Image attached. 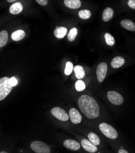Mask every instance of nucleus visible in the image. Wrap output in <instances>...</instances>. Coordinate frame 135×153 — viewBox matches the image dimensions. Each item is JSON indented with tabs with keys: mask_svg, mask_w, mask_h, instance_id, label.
Instances as JSON below:
<instances>
[{
	"mask_svg": "<svg viewBox=\"0 0 135 153\" xmlns=\"http://www.w3.org/2000/svg\"><path fill=\"white\" fill-rule=\"evenodd\" d=\"M78 105L81 112L87 118L94 119L100 115V108L96 101L87 95L80 96L78 100Z\"/></svg>",
	"mask_w": 135,
	"mask_h": 153,
	"instance_id": "nucleus-1",
	"label": "nucleus"
},
{
	"mask_svg": "<svg viewBox=\"0 0 135 153\" xmlns=\"http://www.w3.org/2000/svg\"><path fill=\"white\" fill-rule=\"evenodd\" d=\"M9 78H0V101L4 100L11 92L13 87L9 84Z\"/></svg>",
	"mask_w": 135,
	"mask_h": 153,
	"instance_id": "nucleus-2",
	"label": "nucleus"
},
{
	"mask_svg": "<svg viewBox=\"0 0 135 153\" xmlns=\"http://www.w3.org/2000/svg\"><path fill=\"white\" fill-rule=\"evenodd\" d=\"M99 129L102 134L109 139L114 140L118 137V134L116 130L113 126L106 123H102L100 124Z\"/></svg>",
	"mask_w": 135,
	"mask_h": 153,
	"instance_id": "nucleus-3",
	"label": "nucleus"
},
{
	"mask_svg": "<svg viewBox=\"0 0 135 153\" xmlns=\"http://www.w3.org/2000/svg\"><path fill=\"white\" fill-rule=\"evenodd\" d=\"M32 150L36 153H49L51 149L46 144L40 141H34L31 144Z\"/></svg>",
	"mask_w": 135,
	"mask_h": 153,
	"instance_id": "nucleus-4",
	"label": "nucleus"
},
{
	"mask_svg": "<svg viewBox=\"0 0 135 153\" xmlns=\"http://www.w3.org/2000/svg\"><path fill=\"white\" fill-rule=\"evenodd\" d=\"M51 113L54 117L62 121H66L69 118L68 113L59 107L53 108L51 111Z\"/></svg>",
	"mask_w": 135,
	"mask_h": 153,
	"instance_id": "nucleus-5",
	"label": "nucleus"
},
{
	"mask_svg": "<svg viewBox=\"0 0 135 153\" xmlns=\"http://www.w3.org/2000/svg\"><path fill=\"white\" fill-rule=\"evenodd\" d=\"M107 97L109 101L114 105H121L124 102L122 96L115 91H110L107 93Z\"/></svg>",
	"mask_w": 135,
	"mask_h": 153,
	"instance_id": "nucleus-6",
	"label": "nucleus"
},
{
	"mask_svg": "<svg viewBox=\"0 0 135 153\" xmlns=\"http://www.w3.org/2000/svg\"><path fill=\"white\" fill-rule=\"evenodd\" d=\"M108 70V66L105 62L99 64L96 69L97 79L99 82H102L106 77Z\"/></svg>",
	"mask_w": 135,
	"mask_h": 153,
	"instance_id": "nucleus-7",
	"label": "nucleus"
},
{
	"mask_svg": "<svg viewBox=\"0 0 135 153\" xmlns=\"http://www.w3.org/2000/svg\"><path fill=\"white\" fill-rule=\"evenodd\" d=\"M69 117L72 123L74 124H79L82 120L81 114L75 108H71L69 110Z\"/></svg>",
	"mask_w": 135,
	"mask_h": 153,
	"instance_id": "nucleus-8",
	"label": "nucleus"
},
{
	"mask_svg": "<svg viewBox=\"0 0 135 153\" xmlns=\"http://www.w3.org/2000/svg\"><path fill=\"white\" fill-rule=\"evenodd\" d=\"M81 145L85 151L89 152L94 153L97 151V146L86 139H83L81 141Z\"/></svg>",
	"mask_w": 135,
	"mask_h": 153,
	"instance_id": "nucleus-9",
	"label": "nucleus"
},
{
	"mask_svg": "<svg viewBox=\"0 0 135 153\" xmlns=\"http://www.w3.org/2000/svg\"><path fill=\"white\" fill-rule=\"evenodd\" d=\"M63 146L71 150L77 151L80 148V145L76 140L67 139L63 142Z\"/></svg>",
	"mask_w": 135,
	"mask_h": 153,
	"instance_id": "nucleus-10",
	"label": "nucleus"
},
{
	"mask_svg": "<svg viewBox=\"0 0 135 153\" xmlns=\"http://www.w3.org/2000/svg\"><path fill=\"white\" fill-rule=\"evenodd\" d=\"M125 64V59L122 56H116L114 57L111 62V66L113 68H118L121 67Z\"/></svg>",
	"mask_w": 135,
	"mask_h": 153,
	"instance_id": "nucleus-11",
	"label": "nucleus"
},
{
	"mask_svg": "<svg viewBox=\"0 0 135 153\" xmlns=\"http://www.w3.org/2000/svg\"><path fill=\"white\" fill-rule=\"evenodd\" d=\"M65 5L71 9H77L81 7L82 3L80 0H65Z\"/></svg>",
	"mask_w": 135,
	"mask_h": 153,
	"instance_id": "nucleus-12",
	"label": "nucleus"
},
{
	"mask_svg": "<svg viewBox=\"0 0 135 153\" xmlns=\"http://www.w3.org/2000/svg\"><path fill=\"white\" fill-rule=\"evenodd\" d=\"M114 15V10L111 7H107L105 9L102 13V20L105 22H109L112 19Z\"/></svg>",
	"mask_w": 135,
	"mask_h": 153,
	"instance_id": "nucleus-13",
	"label": "nucleus"
},
{
	"mask_svg": "<svg viewBox=\"0 0 135 153\" xmlns=\"http://www.w3.org/2000/svg\"><path fill=\"white\" fill-rule=\"evenodd\" d=\"M23 10V6L20 2H16L10 6L9 12L13 15H17L21 13Z\"/></svg>",
	"mask_w": 135,
	"mask_h": 153,
	"instance_id": "nucleus-14",
	"label": "nucleus"
},
{
	"mask_svg": "<svg viewBox=\"0 0 135 153\" xmlns=\"http://www.w3.org/2000/svg\"><path fill=\"white\" fill-rule=\"evenodd\" d=\"M68 30L65 27H57L54 32V34L55 37L57 39H63L67 34Z\"/></svg>",
	"mask_w": 135,
	"mask_h": 153,
	"instance_id": "nucleus-15",
	"label": "nucleus"
},
{
	"mask_svg": "<svg viewBox=\"0 0 135 153\" xmlns=\"http://www.w3.org/2000/svg\"><path fill=\"white\" fill-rule=\"evenodd\" d=\"M121 25L124 29L130 31H135V24L129 19H124L121 22Z\"/></svg>",
	"mask_w": 135,
	"mask_h": 153,
	"instance_id": "nucleus-16",
	"label": "nucleus"
},
{
	"mask_svg": "<svg viewBox=\"0 0 135 153\" xmlns=\"http://www.w3.org/2000/svg\"><path fill=\"white\" fill-rule=\"evenodd\" d=\"M26 36V33L23 30L21 29H19V30H17L15 31H14L12 35H11V38L14 41H20L22 39H23Z\"/></svg>",
	"mask_w": 135,
	"mask_h": 153,
	"instance_id": "nucleus-17",
	"label": "nucleus"
},
{
	"mask_svg": "<svg viewBox=\"0 0 135 153\" xmlns=\"http://www.w3.org/2000/svg\"><path fill=\"white\" fill-rule=\"evenodd\" d=\"M75 76L77 79H82L85 77V73L83 67L80 65H76L74 68Z\"/></svg>",
	"mask_w": 135,
	"mask_h": 153,
	"instance_id": "nucleus-18",
	"label": "nucleus"
},
{
	"mask_svg": "<svg viewBox=\"0 0 135 153\" xmlns=\"http://www.w3.org/2000/svg\"><path fill=\"white\" fill-rule=\"evenodd\" d=\"M88 138L89 140L93 143L96 146H98L100 143V140L99 137L94 132H89L88 135Z\"/></svg>",
	"mask_w": 135,
	"mask_h": 153,
	"instance_id": "nucleus-19",
	"label": "nucleus"
},
{
	"mask_svg": "<svg viewBox=\"0 0 135 153\" xmlns=\"http://www.w3.org/2000/svg\"><path fill=\"white\" fill-rule=\"evenodd\" d=\"M8 40V33L5 30L0 32V48L5 46Z\"/></svg>",
	"mask_w": 135,
	"mask_h": 153,
	"instance_id": "nucleus-20",
	"label": "nucleus"
},
{
	"mask_svg": "<svg viewBox=\"0 0 135 153\" xmlns=\"http://www.w3.org/2000/svg\"><path fill=\"white\" fill-rule=\"evenodd\" d=\"M77 33H78L77 29L76 27H72L69 30L68 35H67L68 40L70 42L74 41L75 40V39L76 38V37L77 36Z\"/></svg>",
	"mask_w": 135,
	"mask_h": 153,
	"instance_id": "nucleus-21",
	"label": "nucleus"
},
{
	"mask_svg": "<svg viewBox=\"0 0 135 153\" xmlns=\"http://www.w3.org/2000/svg\"><path fill=\"white\" fill-rule=\"evenodd\" d=\"M79 17L83 20H87L89 19L91 16V12H90L89 10L84 9V10H81L79 11Z\"/></svg>",
	"mask_w": 135,
	"mask_h": 153,
	"instance_id": "nucleus-22",
	"label": "nucleus"
},
{
	"mask_svg": "<svg viewBox=\"0 0 135 153\" xmlns=\"http://www.w3.org/2000/svg\"><path fill=\"white\" fill-rule=\"evenodd\" d=\"M105 39L107 44L109 46H113L115 43V40L113 36L109 33H106L105 34Z\"/></svg>",
	"mask_w": 135,
	"mask_h": 153,
	"instance_id": "nucleus-23",
	"label": "nucleus"
},
{
	"mask_svg": "<svg viewBox=\"0 0 135 153\" xmlns=\"http://www.w3.org/2000/svg\"><path fill=\"white\" fill-rule=\"evenodd\" d=\"M75 87H76V89L77 91H82L85 89L86 85L83 81L79 79L78 81H76V84H75Z\"/></svg>",
	"mask_w": 135,
	"mask_h": 153,
	"instance_id": "nucleus-24",
	"label": "nucleus"
},
{
	"mask_svg": "<svg viewBox=\"0 0 135 153\" xmlns=\"http://www.w3.org/2000/svg\"><path fill=\"white\" fill-rule=\"evenodd\" d=\"M74 70L73 64L71 62H68L66 64L65 69V74L66 75H70Z\"/></svg>",
	"mask_w": 135,
	"mask_h": 153,
	"instance_id": "nucleus-25",
	"label": "nucleus"
},
{
	"mask_svg": "<svg viewBox=\"0 0 135 153\" xmlns=\"http://www.w3.org/2000/svg\"><path fill=\"white\" fill-rule=\"evenodd\" d=\"M9 84L12 87L16 86L18 84V80L15 77H12L9 79Z\"/></svg>",
	"mask_w": 135,
	"mask_h": 153,
	"instance_id": "nucleus-26",
	"label": "nucleus"
},
{
	"mask_svg": "<svg viewBox=\"0 0 135 153\" xmlns=\"http://www.w3.org/2000/svg\"><path fill=\"white\" fill-rule=\"evenodd\" d=\"M128 6L132 9H135V0H128Z\"/></svg>",
	"mask_w": 135,
	"mask_h": 153,
	"instance_id": "nucleus-27",
	"label": "nucleus"
},
{
	"mask_svg": "<svg viewBox=\"0 0 135 153\" xmlns=\"http://www.w3.org/2000/svg\"><path fill=\"white\" fill-rule=\"evenodd\" d=\"M35 1L37 2L38 4H39L41 6H46L48 3V0H35Z\"/></svg>",
	"mask_w": 135,
	"mask_h": 153,
	"instance_id": "nucleus-28",
	"label": "nucleus"
},
{
	"mask_svg": "<svg viewBox=\"0 0 135 153\" xmlns=\"http://www.w3.org/2000/svg\"><path fill=\"white\" fill-rule=\"evenodd\" d=\"M118 152H119V153H128V152L127 151H126L125 149H119V150L118 151Z\"/></svg>",
	"mask_w": 135,
	"mask_h": 153,
	"instance_id": "nucleus-29",
	"label": "nucleus"
},
{
	"mask_svg": "<svg viewBox=\"0 0 135 153\" xmlns=\"http://www.w3.org/2000/svg\"><path fill=\"white\" fill-rule=\"evenodd\" d=\"M6 1L8 2V3H13L15 1H17V0H6Z\"/></svg>",
	"mask_w": 135,
	"mask_h": 153,
	"instance_id": "nucleus-30",
	"label": "nucleus"
},
{
	"mask_svg": "<svg viewBox=\"0 0 135 153\" xmlns=\"http://www.w3.org/2000/svg\"><path fill=\"white\" fill-rule=\"evenodd\" d=\"M7 152H5V151H1V152H0V153H6Z\"/></svg>",
	"mask_w": 135,
	"mask_h": 153,
	"instance_id": "nucleus-31",
	"label": "nucleus"
}]
</instances>
